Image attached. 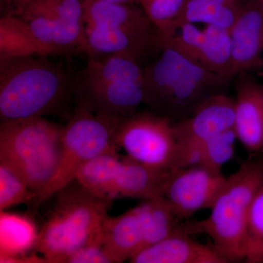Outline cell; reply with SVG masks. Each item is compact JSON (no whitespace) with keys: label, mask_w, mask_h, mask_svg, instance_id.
Masks as SVG:
<instances>
[{"label":"cell","mask_w":263,"mask_h":263,"mask_svg":"<svg viewBox=\"0 0 263 263\" xmlns=\"http://www.w3.org/2000/svg\"><path fill=\"white\" fill-rule=\"evenodd\" d=\"M233 81L163 47L143 67V104L176 124L191 117L209 98L227 93Z\"/></svg>","instance_id":"cell-1"},{"label":"cell","mask_w":263,"mask_h":263,"mask_svg":"<svg viewBox=\"0 0 263 263\" xmlns=\"http://www.w3.org/2000/svg\"><path fill=\"white\" fill-rule=\"evenodd\" d=\"M72 79L49 56L0 60L2 122L58 113L73 98Z\"/></svg>","instance_id":"cell-2"},{"label":"cell","mask_w":263,"mask_h":263,"mask_svg":"<svg viewBox=\"0 0 263 263\" xmlns=\"http://www.w3.org/2000/svg\"><path fill=\"white\" fill-rule=\"evenodd\" d=\"M86 55H120L144 67L163 48V38L141 7L84 0Z\"/></svg>","instance_id":"cell-3"},{"label":"cell","mask_w":263,"mask_h":263,"mask_svg":"<svg viewBox=\"0 0 263 263\" xmlns=\"http://www.w3.org/2000/svg\"><path fill=\"white\" fill-rule=\"evenodd\" d=\"M54 195V206L34 249L47 262L61 263L85 245L103 240L112 200L97 196L76 180Z\"/></svg>","instance_id":"cell-4"},{"label":"cell","mask_w":263,"mask_h":263,"mask_svg":"<svg viewBox=\"0 0 263 263\" xmlns=\"http://www.w3.org/2000/svg\"><path fill=\"white\" fill-rule=\"evenodd\" d=\"M72 91L76 106L124 119L143 104V67L120 55L91 57L72 79Z\"/></svg>","instance_id":"cell-5"},{"label":"cell","mask_w":263,"mask_h":263,"mask_svg":"<svg viewBox=\"0 0 263 263\" xmlns=\"http://www.w3.org/2000/svg\"><path fill=\"white\" fill-rule=\"evenodd\" d=\"M262 184L263 161L245 162L227 178L210 215L183 224V229L190 235H207L229 262L245 260L249 208Z\"/></svg>","instance_id":"cell-6"},{"label":"cell","mask_w":263,"mask_h":263,"mask_svg":"<svg viewBox=\"0 0 263 263\" xmlns=\"http://www.w3.org/2000/svg\"><path fill=\"white\" fill-rule=\"evenodd\" d=\"M63 128L45 117L4 121L0 125V164L16 173L36 197L58 169Z\"/></svg>","instance_id":"cell-7"},{"label":"cell","mask_w":263,"mask_h":263,"mask_svg":"<svg viewBox=\"0 0 263 263\" xmlns=\"http://www.w3.org/2000/svg\"><path fill=\"white\" fill-rule=\"evenodd\" d=\"M123 119L99 115L76 106L62 133L61 158L54 177L33 202L34 209L75 181L95 157L118 150L116 135Z\"/></svg>","instance_id":"cell-8"},{"label":"cell","mask_w":263,"mask_h":263,"mask_svg":"<svg viewBox=\"0 0 263 263\" xmlns=\"http://www.w3.org/2000/svg\"><path fill=\"white\" fill-rule=\"evenodd\" d=\"M12 14L28 24L53 55L86 54L84 0H21Z\"/></svg>","instance_id":"cell-9"},{"label":"cell","mask_w":263,"mask_h":263,"mask_svg":"<svg viewBox=\"0 0 263 263\" xmlns=\"http://www.w3.org/2000/svg\"><path fill=\"white\" fill-rule=\"evenodd\" d=\"M118 149L148 167L174 170L178 141L174 123L154 112H137L122 119L116 135Z\"/></svg>","instance_id":"cell-10"},{"label":"cell","mask_w":263,"mask_h":263,"mask_svg":"<svg viewBox=\"0 0 263 263\" xmlns=\"http://www.w3.org/2000/svg\"><path fill=\"white\" fill-rule=\"evenodd\" d=\"M195 24H181L163 47L174 48L205 70L235 78L230 30L210 24L200 28Z\"/></svg>","instance_id":"cell-11"},{"label":"cell","mask_w":263,"mask_h":263,"mask_svg":"<svg viewBox=\"0 0 263 263\" xmlns=\"http://www.w3.org/2000/svg\"><path fill=\"white\" fill-rule=\"evenodd\" d=\"M226 181L221 171L204 166L174 170L164 197L178 219H185L211 209Z\"/></svg>","instance_id":"cell-12"},{"label":"cell","mask_w":263,"mask_h":263,"mask_svg":"<svg viewBox=\"0 0 263 263\" xmlns=\"http://www.w3.org/2000/svg\"><path fill=\"white\" fill-rule=\"evenodd\" d=\"M237 138L249 152H263V84L249 72L234 78Z\"/></svg>","instance_id":"cell-13"},{"label":"cell","mask_w":263,"mask_h":263,"mask_svg":"<svg viewBox=\"0 0 263 263\" xmlns=\"http://www.w3.org/2000/svg\"><path fill=\"white\" fill-rule=\"evenodd\" d=\"M236 76L263 67V3L247 0L230 30Z\"/></svg>","instance_id":"cell-14"},{"label":"cell","mask_w":263,"mask_h":263,"mask_svg":"<svg viewBox=\"0 0 263 263\" xmlns=\"http://www.w3.org/2000/svg\"><path fill=\"white\" fill-rule=\"evenodd\" d=\"M173 171L153 168L122 157L110 183L108 199L164 197Z\"/></svg>","instance_id":"cell-15"},{"label":"cell","mask_w":263,"mask_h":263,"mask_svg":"<svg viewBox=\"0 0 263 263\" xmlns=\"http://www.w3.org/2000/svg\"><path fill=\"white\" fill-rule=\"evenodd\" d=\"M235 98L227 93L209 98L195 113L181 122L174 124L178 143L205 141L234 129Z\"/></svg>","instance_id":"cell-16"},{"label":"cell","mask_w":263,"mask_h":263,"mask_svg":"<svg viewBox=\"0 0 263 263\" xmlns=\"http://www.w3.org/2000/svg\"><path fill=\"white\" fill-rule=\"evenodd\" d=\"M180 226L164 239L138 252L132 263H228L212 245L196 241Z\"/></svg>","instance_id":"cell-17"},{"label":"cell","mask_w":263,"mask_h":263,"mask_svg":"<svg viewBox=\"0 0 263 263\" xmlns=\"http://www.w3.org/2000/svg\"><path fill=\"white\" fill-rule=\"evenodd\" d=\"M146 226L142 204L121 215L108 216L103 226V242L113 263L129 261L145 247Z\"/></svg>","instance_id":"cell-18"},{"label":"cell","mask_w":263,"mask_h":263,"mask_svg":"<svg viewBox=\"0 0 263 263\" xmlns=\"http://www.w3.org/2000/svg\"><path fill=\"white\" fill-rule=\"evenodd\" d=\"M34 56H53L28 24L8 13L0 19V60Z\"/></svg>","instance_id":"cell-19"},{"label":"cell","mask_w":263,"mask_h":263,"mask_svg":"<svg viewBox=\"0 0 263 263\" xmlns=\"http://www.w3.org/2000/svg\"><path fill=\"white\" fill-rule=\"evenodd\" d=\"M39 232L27 216L1 211L0 214V256L25 255L35 247Z\"/></svg>","instance_id":"cell-20"},{"label":"cell","mask_w":263,"mask_h":263,"mask_svg":"<svg viewBox=\"0 0 263 263\" xmlns=\"http://www.w3.org/2000/svg\"><path fill=\"white\" fill-rule=\"evenodd\" d=\"M243 3L245 0H190L183 23L210 24L230 30Z\"/></svg>","instance_id":"cell-21"},{"label":"cell","mask_w":263,"mask_h":263,"mask_svg":"<svg viewBox=\"0 0 263 263\" xmlns=\"http://www.w3.org/2000/svg\"><path fill=\"white\" fill-rule=\"evenodd\" d=\"M121 158L117 150L98 156L85 164L76 180L91 193L109 200L110 183Z\"/></svg>","instance_id":"cell-22"},{"label":"cell","mask_w":263,"mask_h":263,"mask_svg":"<svg viewBox=\"0 0 263 263\" xmlns=\"http://www.w3.org/2000/svg\"><path fill=\"white\" fill-rule=\"evenodd\" d=\"M190 0H138L147 16L160 31L164 41L168 40L183 24Z\"/></svg>","instance_id":"cell-23"},{"label":"cell","mask_w":263,"mask_h":263,"mask_svg":"<svg viewBox=\"0 0 263 263\" xmlns=\"http://www.w3.org/2000/svg\"><path fill=\"white\" fill-rule=\"evenodd\" d=\"M263 258V184L254 196L249 208L246 236L247 262H262Z\"/></svg>","instance_id":"cell-24"},{"label":"cell","mask_w":263,"mask_h":263,"mask_svg":"<svg viewBox=\"0 0 263 263\" xmlns=\"http://www.w3.org/2000/svg\"><path fill=\"white\" fill-rule=\"evenodd\" d=\"M36 194L16 173L0 164V211L35 200Z\"/></svg>","instance_id":"cell-25"},{"label":"cell","mask_w":263,"mask_h":263,"mask_svg":"<svg viewBox=\"0 0 263 263\" xmlns=\"http://www.w3.org/2000/svg\"><path fill=\"white\" fill-rule=\"evenodd\" d=\"M238 140L235 129H230L201 142L204 167L221 171V167L234 155L235 141Z\"/></svg>","instance_id":"cell-26"},{"label":"cell","mask_w":263,"mask_h":263,"mask_svg":"<svg viewBox=\"0 0 263 263\" xmlns=\"http://www.w3.org/2000/svg\"><path fill=\"white\" fill-rule=\"evenodd\" d=\"M64 262L113 263V261L105 251L103 240H99L78 249L68 256Z\"/></svg>","instance_id":"cell-27"},{"label":"cell","mask_w":263,"mask_h":263,"mask_svg":"<svg viewBox=\"0 0 263 263\" xmlns=\"http://www.w3.org/2000/svg\"><path fill=\"white\" fill-rule=\"evenodd\" d=\"M102 1L110 2V3H122V4H134L138 3V0H102Z\"/></svg>","instance_id":"cell-28"},{"label":"cell","mask_w":263,"mask_h":263,"mask_svg":"<svg viewBox=\"0 0 263 263\" xmlns=\"http://www.w3.org/2000/svg\"><path fill=\"white\" fill-rule=\"evenodd\" d=\"M7 1H8V3H12V4H14V3L21 1V0H7Z\"/></svg>","instance_id":"cell-29"},{"label":"cell","mask_w":263,"mask_h":263,"mask_svg":"<svg viewBox=\"0 0 263 263\" xmlns=\"http://www.w3.org/2000/svg\"><path fill=\"white\" fill-rule=\"evenodd\" d=\"M261 1H262V3H263V0H261Z\"/></svg>","instance_id":"cell-30"},{"label":"cell","mask_w":263,"mask_h":263,"mask_svg":"<svg viewBox=\"0 0 263 263\" xmlns=\"http://www.w3.org/2000/svg\"><path fill=\"white\" fill-rule=\"evenodd\" d=\"M262 262H263V259H262Z\"/></svg>","instance_id":"cell-31"},{"label":"cell","mask_w":263,"mask_h":263,"mask_svg":"<svg viewBox=\"0 0 263 263\" xmlns=\"http://www.w3.org/2000/svg\"><path fill=\"white\" fill-rule=\"evenodd\" d=\"M262 259H263V258H262Z\"/></svg>","instance_id":"cell-32"},{"label":"cell","mask_w":263,"mask_h":263,"mask_svg":"<svg viewBox=\"0 0 263 263\" xmlns=\"http://www.w3.org/2000/svg\"><path fill=\"white\" fill-rule=\"evenodd\" d=\"M262 65H263V62H262Z\"/></svg>","instance_id":"cell-33"}]
</instances>
